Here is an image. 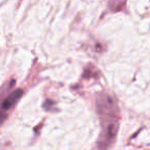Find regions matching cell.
Returning a JSON list of instances; mask_svg holds the SVG:
<instances>
[{
    "label": "cell",
    "mask_w": 150,
    "mask_h": 150,
    "mask_svg": "<svg viewBox=\"0 0 150 150\" xmlns=\"http://www.w3.org/2000/svg\"><path fill=\"white\" fill-rule=\"evenodd\" d=\"M96 104L97 113L102 125V133L98 140V149L107 150L116 139L119 125V109L114 98L105 93L97 97Z\"/></svg>",
    "instance_id": "6da1fadb"
},
{
    "label": "cell",
    "mask_w": 150,
    "mask_h": 150,
    "mask_svg": "<svg viewBox=\"0 0 150 150\" xmlns=\"http://www.w3.org/2000/svg\"><path fill=\"white\" fill-rule=\"evenodd\" d=\"M23 94H24V92L22 88H17V90L13 91V92L3 100L2 105H1V109H3V110H5V111H8V110H11V108H13V107L17 105V103L21 100V98L23 97Z\"/></svg>",
    "instance_id": "7a4b0ae2"
},
{
    "label": "cell",
    "mask_w": 150,
    "mask_h": 150,
    "mask_svg": "<svg viewBox=\"0 0 150 150\" xmlns=\"http://www.w3.org/2000/svg\"><path fill=\"white\" fill-rule=\"evenodd\" d=\"M125 1L127 0H110L109 1V6L112 11H119L125 7Z\"/></svg>",
    "instance_id": "3957f363"
},
{
    "label": "cell",
    "mask_w": 150,
    "mask_h": 150,
    "mask_svg": "<svg viewBox=\"0 0 150 150\" xmlns=\"http://www.w3.org/2000/svg\"><path fill=\"white\" fill-rule=\"evenodd\" d=\"M7 119V111L1 109L0 110V127L4 123V121Z\"/></svg>",
    "instance_id": "277c9868"
}]
</instances>
